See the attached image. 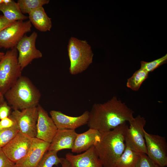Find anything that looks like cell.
Masks as SVG:
<instances>
[{
	"label": "cell",
	"instance_id": "6da1fadb",
	"mask_svg": "<svg viewBox=\"0 0 167 167\" xmlns=\"http://www.w3.org/2000/svg\"><path fill=\"white\" fill-rule=\"evenodd\" d=\"M89 112L88 126L101 133L110 131L134 118V111L116 96L104 103L94 104Z\"/></svg>",
	"mask_w": 167,
	"mask_h": 167
},
{
	"label": "cell",
	"instance_id": "7a4b0ae2",
	"mask_svg": "<svg viewBox=\"0 0 167 167\" xmlns=\"http://www.w3.org/2000/svg\"><path fill=\"white\" fill-rule=\"evenodd\" d=\"M126 122L109 131L101 133L100 141L95 146L103 167H115L125 148Z\"/></svg>",
	"mask_w": 167,
	"mask_h": 167
},
{
	"label": "cell",
	"instance_id": "3957f363",
	"mask_svg": "<svg viewBox=\"0 0 167 167\" xmlns=\"http://www.w3.org/2000/svg\"><path fill=\"white\" fill-rule=\"evenodd\" d=\"M14 110L36 107L41 98L39 90L27 77L21 76L4 94Z\"/></svg>",
	"mask_w": 167,
	"mask_h": 167
},
{
	"label": "cell",
	"instance_id": "277c9868",
	"mask_svg": "<svg viewBox=\"0 0 167 167\" xmlns=\"http://www.w3.org/2000/svg\"><path fill=\"white\" fill-rule=\"evenodd\" d=\"M70 61L69 72L75 75L85 71L92 63L94 54L86 41L71 37L67 46Z\"/></svg>",
	"mask_w": 167,
	"mask_h": 167
},
{
	"label": "cell",
	"instance_id": "5b68a950",
	"mask_svg": "<svg viewBox=\"0 0 167 167\" xmlns=\"http://www.w3.org/2000/svg\"><path fill=\"white\" fill-rule=\"evenodd\" d=\"M15 48L7 50L0 61V91L4 95L22 76Z\"/></svg>",
	"mask_w": 167,
	"mask_h": 167
},
{
	"label": "cell",
	"instance_id": "8992f818",
	"mask_svg": "<svg viewBox=\"0 0 167 167\" xmlns=\"http://www.w3.org/2000/svg\"><path fill=\"white\" fill-rule=\"evenodd\" d=\"M129 122L130 126L126 127L125 135L126 146L136 152L146 154L144 129L146 120L139 115Z\"/></svg>",
	"mask_w": 167,
	"mask_h": 167
},
{
	"label": "cell",
	"instance_id": "52a82bcc",
	"mask_svg": "<svg viewBox=\"0 0 167 167\" xmlns=\"http://www.w3.org/2000/svg\"><path fill=\"white\" fill-rule=\"evenodd\" d=\"M32 25L29 20L14 22L0 33V48H15L24 36L31 32Z\"/></svg>",
	"mask_w": 167,
	"mask_h": 167
},
{
	"label": "cell",
	"instance_id": "ba28073f",
	"mask_svg": "<svg viewBox=\"0 0 167 167\" xmlns=\"http://www.w3.org/2000/svg\"><path fill=\"white\" fill-rule=\"evenodd\" d=\"M146 155L161 167L167 166V143L164 137L144 131Z\"/></svg>",
	"mask_w": 167,
	"mask_h": 167
},
{
	"label": "cell",
	"instance_id": "9c48e42d",
	"mask_svg": "<svg viewBox=\"0 0 167 167\" xmlns=\"http://www.w3.org/2000/svg\"><path fill=\"white\" fill-rule=\"evenodd\" d=\"M37 37V33L35 32L29 36L25 35L16 47L18 63L22 70L33 60L42 57L41 52L36 47Z\"/></svg>",
	"mask_w": 167,
	"mask_h": 167
},
{
	"label": "cell",
	"instance_id": "30bf717a",
	"mask_svg": "<svg viewBox=\"0 0 167 167\" xmlns=\"http://www.w3.org/2000/svg\"><path fill=\"white\" fill-rule=\"evenodd\" d=\"M37 106L22 110H14L10 116L15 120L19 131L31 137H36L38 118Z\"/></svg>",
	"mask_w": 167,
	"mask_h": 167
},
{
	"label": "cell",
	"instance_id": "8fae6325",
	"mask_svg": "<svg viewBox=\"0 0 167 167\" xmlns=\"http://www.w3.org/2000/svg\"><path fill=\"white\" fill-rule=\"evenodd\" d=\"M32 141V138L19 131L13 138L2 148L8 158L15 164L27 155Z\"/></svg>",
	"mask_w": 167,
	"mask_h": 167
},
{
	"label": "cell",
	"instance_id": "7c38bea8",
	"mask_svg": "<svg viewBox=\"0 0 167 167\" xmlns=\"http://www.w3.org/2000/svg\"><path fill=\"white\" fill-rule=\"evenodd\" d=\"M37 107L38 115L36 137L50 143L58 129L44 109L39 104Z\"/></svg>",
	"mask_w": 167,
	"mask_h": 167
},
{
	"label": "cell",
	"instance_id": "4fadbf2b",
	"mask_svg": "<svg viewBox=\"0 0 167 167\" xmlns=\"http://www.w3.org/2000/svg\"><path fill=\"white\" fill-rule=\"evenodd\" d=\"M89 112L85 111L77 117L70 116L59 111L52 110L49 112L51 117L58 129L74 130L87 124Z\"/></svg>",
	"mask_w": 167,
	"mask_h": 167
},
{
	"label": "cell",
	"instance_id": "5bb4252c",
	"mask_svg": "<svg viewBox=\"0 0 167 167\" xmlns=\"http://www.w3.org/2000/svg\"><path fill=\"white\" fill-rule=\"evenodd\" d=\"M50 144L36 137L32 138V145L27 155L15 163V167H36L48 151Z\"/></svg>",
	"mask_w": 167,
	"mask_h": 167
},
{
	"label": "cell",
	"instance_id": "9a60e30c",
	"mask_svg": "<svg viewBox=\"0 0 167 167\" xmlns=\"http://www.w3.org/2000/svg\"><path fill=\"white\" fill-rule=\"evenodd\" d=\"M65 159L69 164V167H103L95 146L78 155L68 153Z\"/></svg>",
	"mask_w": 167,
	"mask_h": 167
},
{
	"label": "cell",
	"instance_id": "2e32d148",
	"mask_svg": "<svg viewBox=\"0 0 167 167\" xmlns=\"http://www.w3.org/2000/svg\"><path fill=\"white\" fill-rule=\"evenodd\" d=\"M101 135V133L98 130L90 128L83 133L78 134L71 150L72 152L80 153L95 146L100 141Z\"/></svg>",
	"mask_w": 167,
	"mask_h": 167
},
{
	"label": "cell",
	"instance_id": "e0dca14e",
	"mask_svg": "<svg viewBox=\"0 0 167 167\" xmlns=\"http://www.w3.org/2000/svg\"><path fill=\"white\" fill-rule=\"evenodd\" d=\"M77 134L74 130L58 129L48 151L58 152L65 149L71 150Z\"/></svg>",
	"mask_w": 167,
	"mask_h": 167
},
{
	"label": "cell",
	"instance_id": "ac0fdd59",
	"mask_svg": "<svg viewBox=\"0 0 167 167\" xmlns=\"http://www.w3.org/2000/svg\"><path fill=\"white\" fill-rule=\"evenodd\" d=\"M28 14L29 20L37 30L42 32L50 30L52 27L51 19L47 15L43 6L32 11Z\"/></svg>",
	"mask_w": 167,
	"mask_h": 167
},
{
	"label": "cell",
	"instance_id": "d6986e66",
	"mask_svg": "<svg viewBox=\"0 0 167 167\" xmlns=\"http://www.w3.org/2000/svg\"><path fill=\"white\" fill-rule=\"evenodd\" d=\"M0 11L6 19L11 21L24 20L28 18L22 14L17 2L13 0L7 4L0 3Z\"/></svg>",
	"mask_w": 167,
	"mask_h": 167
},
{
	"label": "cell",
	"instance_id": "ffe728a7",
	"mask_svg": "<svg viewBox=\"0 0 167 167\" xmlns=\"http://www.w3.org/2000/svg\"><path fill=\"white\" fill-rule=\"evenodd\" d=\"M141 154L126 146L125 150L118 160L115 167H138Z\"/></svg>",
	"mask_w": 167,
	"mask_h": 167
},
{
	"label": "cell",
	"instance_id": "44dd1931",
	"mask_svg": "<svg viewBox=\"0 0 167 167\" xmlns=\"http://www.w3.org/2000/svg\"><path fill=\"white\" fill-rule=\"evenodd\" d=\"M149 73L140 68L128 78L126 85L127 88L134 91H138L143 82L148 77Z\"/></svg>",
	"mask_w": 167,
	"mask_h": 167
},
{
	"label": "cell",
	"instance_id": "7402d4cb",
	"mask_svg": "<svg viewBox=\"0 0 167 167\" xmlns=\"http://www.w3.org/2000/svg\"><path fill=\"white\" fill-rule=\"evenodd\" d=\"M49 0H18L17 2L23 14H28L32 11L49 3Z\"/></svg>",
	"mask_w": 167,
	"mask_h": 167
},
{
	"label": "cell",
	"instance_id": "603a6c76",
	"mask_svg": "<svg viewBox=\"0 0 167 167\" xmlns=\"http://www.w3.org/2000/svg\"><path fill=\"white\" fill-rule=\"evenodd\" d=\"M57 152L55 151H47L36 167H53L61 164V158L58 157Z\"/></svg>",
	"mask_w": 167,
	"mask_h": 167
},
{
	"label": "cell",
	"instance_id": "cb8c5ba5",
	"mask_svg": "<svg viewBox=\"0 0 167 167\" xmlns=\"http://www.w3.org/2000/svg\"><path fill=\"white\" fill-rule=\"evenodd\" d=\"M19 131L16 126L0 130V148L7 144Z\"/></svg>",
	"mask_w": 167,
	"mask_h": 167
},
{
	"label": "cell",
	"instance_id": "d4e9b609",
	"mask_svg": "<svg viewBox=\"0 0 167 167\" xmlns=\"http://www.w3.org/2000/svg\"><path fill=\"white\" fill-rule=\"evenodd\" d=\"M167 62V54L150 62L141 61L140 68L149 73L152 72Z\"/></svg>",
	"mask_w": 167,
	"mask_h": 167
},
{
	"label": "cell",
	"instance_id": "484cf974",
	"mask_svg": "<svg viewBox=\"0 0 167 167\" xmlns=\"http://www.w3.org/2000/svg\"><path fill=\"white\" fill-rule=\"evenodd\" d=\"M138 167H161L145 153H141Z\"/></svg>",
	"mask_w": 167,
	"mask_h": 167
},
{
	"label": "cell",
	"instance_id": "4316f807",
	"mask_svg": "<svg viewBox=\"0 0 167 167\" xmlns=\"http://www.w3.org/2000/svg\"><path fill=\"white\" fill-rule=\"evenodd\" d=\"M16 125L15 120L10 115L0 120V130L11 128Z\"/></svg>",
	"mask_w": 167,
	"mask_h": 167
},
{
	"label": "cell",
	"instance_id": "83f0119b",
	"mask_svg": "<svg viewBox=\"0 0 167 167\" xmlns=\"http://www.w3.org/2000/svg\"><path fill=\"white\" fill-rule=\"evenodd\" d=\"M0 167H15V164L10 160L0 148Z\"/></svg>",
	"mask_w": 167,
	"mask_h": 167
},
{
	"label": "cell",
	"instance_id": "f1b7e54d",
	"mask_svg": "<svg viewBox=\"0 0 167 167\" xmlns=\"http://www.w3.org/2000/svg\"><path fill=\"white\" fill-rule=\"evenodd\" d=\"M11 108L5 101L0 104V120L9 116Z\"/></svg>",
	"mask_w": 167,
	"mask_h": 167
},
{
	"label": "cell",
	"instance_id": "f546056e",
	"mask_svg": "<svg viewBox=\"0 0 167 167\" xmlns=\"http://www.w3.org/2000/svg\"><path fill=\"white\" fill-rule=\"evenodd\" d=\"M14 22L7 19L3 15H0V33Z\"/></svg>",
	"mask_w": 167,
	"mask_h": 167
},
{
	"label": "cell",
	"instance_id": "4dcf8cb0",
	"mask_svg": "<svg viewBox=\"0 0 167 167\" xmlns=\"http://www.w3.org/2000/svg\"><path fill=\"white\" fill-rule=\"evenodd\" d=\"M62 167H69V164L65 158H61Z\"/></svg>",
	"mask_w": 167,
	"mask_h": 167
},
{
	"label": "cell",
	"instance_id": "1f68e13d",
	"mask_svg": "<svg viewBox=\"0 0 167 167\" xmlns=\"http://www.w3.org/2000/svg\"><path fill=\"white\" fill-rule=\"evenodd\" d=\"M5 101L4 95L0 91V104Z\"/></svg>",
	"mask_w": 167,
	"mask_h": 167
},
{
	"label": "cell",
	"instance_id": "d6a6232c",
	"mask_svg": "<svg viewBox=\"0 0 167 167\" xmlns=\"http://www.w3.org/2000/svg\"><path fill=\"white\" fill-rule=\"evenodd\" d=\"M12 1V0H2V3L7 4L10 3Z\"/></svg>",
	"mask_w": 167,
	"mask_h": 167
},
{
	"label": "cell",
	"instance_id": "836d02e7",
	"mask_svg": "<svg viewBox=\"0 0 167 167\" xmlns=\"http://www.w3.org/2000/svg\"><path fill=\"white\" fill-rule=\"evenodd\" d=\"M5 54L4 52L0 51V61L4 56Z\"/></svg>",
	"mask_w": 167,
	"mask_h": 167
},
{
	"label": "cell",
	"instance_id": "e575fe53",
	"mask_svg": "<svg viewBox=\"0 0 167 167\" xmlns=\"http://www.w3.org/2000/svg\"><path fill=\"white\" fill-rule=\"evenodd\" d=\"M2 0H0V3H2Z\"/></svg>",
	"mask_w": 167,
	"mask_h": 167
},
{
	"label": "cell",
	"instance_id": "d590c367",
	"mask_svg": "<svg viewBox=\"0 0 167 167\" xmlns=\"http://www.w3.org/2000/svg\"></svg>",
	"mask_w": 167,
	"mask_h": 167
}]
</instances>
